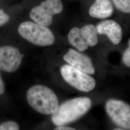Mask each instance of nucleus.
I'll list each match as a JSON object with an SVG mask.
<instances>
[{
    "label": "nucleus",
    "instance_id": "obj_1",
    "mask_svg": "<svg viewBox=\"0 0 130 130\" xmlns=\"http://www.w3.org/2000/svg\"><path fill=\"white\" fill-rule=\"evenodd\" d=\"M92 106L88 98H78L62 104L52 116L53 123L56 126L65 125L77 120L85 114Z\"/></svg>",
    "mask_w": 130,
    "mask_h": 130
},
{
    "label": "nucleus",
    "instance_id": "obj_2",
    "mask_svg": "<svg viewBox=\"0 0 130 130\" xmlns=\"http://www.w3.org/2000/svg\"><path fill=\"white\" fill-rule=\"evenodd\" d=\"M28 104L35 110L44 115H52L59 107L58 100L51 89L37 85L28 89L27 93Z\"/></svg>",
    "mask_w": 130,
    "mask_h": 130
},
{
    "label": "nucleus",
    "instance_id": "obj_17",
    "mask_svg": "<svg viewBox=\"0 0 130 130\" xmlns=\"http://www.w3.org/2000/svg\"><path fill=\"white\" fill-rule=\"evenodd\" d=\"M5 85L0 75V94H2L5 92Z\"/></svg>",
    "mask_w": 130,
    "mask_h": 130
},
{
    "label": "nucleus",
    "instance_id": "obj_6",
    "mask_svg": "<svg viewBox=\"0 0 130 130\" xmlns=\"http://www.w3.org/2000/svg\"><path fill=\"white\" fill-rule=\"evenodd\" d=\"M108 115L117 125L123 130H130V106L115 99H111L106 103Z\"/></svg>",
    "mask_w": 130,
    "mask_h": 130
},
{
    "label": "nucleus",
    "instance_id": "obj_4",
    "mask_svg": "<svg viewBox=\"0 0 130 130\" xmlns=\"http://www.w3.org/2000/svg\"><path fill=\"white\" fill-rule=\"evenodd\" d=\"M63 9L61 0H45L33 7L29 12V17L34 22L48 27L52 23L54 15L60 14Z\"/></svg>",
    "mask_w": 130,
    "mask_h": 130
},
{
    "label": "nucleus",
    "instance_id": "obj_18",
    "mask_svg": "<svg viewBox=\"0 0 130 130\" xmlns=\"http://www.w3.org/2000/svg\"><path fill=\"white\" fill-rule=\"evenodd\" d=\"M55 130H74L75 129L69 127L64 126V125L57 126V128L54 129Z\"/></svg>",
    "mask_w": 130,
    "mask_h": 130
},
{
    "label": "nucleus",
    "instance_id": "obj_13",
    "mask_svg": "<svg viewBox=\"0 0 130 130\" xmlns=\"http://www.w3.org/2000/svg\"><path fill=\"white\" fill-rule=\"evenodd\" d=\"M115 12L130 15V0H111Z\"/></svg>",
    "mask_w": 130,
    "mask_h": 130
},
{
    "label": "nucleus",
    "instance_id": "obj_11",
    "mask_svg": "<svg viewBox=\"0 0 130 130\" xmlns=\"http://www.w3.org/2000/svg\"><path fill=\"white\" fill-rule=\"evenodd\" d=\"M69 42L79 51H84L88 48V45L82 36L79 28H72L68 34Z\"/></svg>",
    "mask_w": 130,
    "mask_h": 130
},
{
    "label": "nucleus",
    "instance_id": "obj_7",
    "mask_svg": "<svg viewBox=\"0 0 130 130\" xmlns=\"http://www.w3.org/2000/svg\"><path fill=\"white\" fill-rule=\"evenodd\" d=\"M23 56L14 47H0V70L7 72L16 71L21 63Z\"/></svg>",
    "mask_w": 130,
    "mask_h": 130
},
{
    "label": "nucleus",
    "instance_id": "obj_8",
    "mask_svg": "<svg viewBox=\"0 0 130 130\" xmlns=\"http://www.w3.org/2000/svg\"><path fill=\"white\" fill-rule=\"evenodd\" d=\"M98 34L106 35L114 45H118L122 39V29L120 24L113 19L102 20L96 25Z\"/></svg>",
    "mask_w": 130,
    "mask_h": 130
},
{
    "label": "nucleus",
    "instance_id": "obj_3",
    "mask_svg": "<svg viewBox=\"0 0 130 130\" xmlns=\"http://www.w3.org/2000/svg\"><path fill=\"white\" fill-rule=\"evenodd\" d=\"M18 31L28 42L40 46L51 45L55 40L54 34L49 28L34 21L22 22L19 25Z\"/></svg>",
    "mask_w": 130,
    "mask_h": 130
},
{
    "label": "nucleus",
    "instance_id": "obj_15",
    "mask_svg": "<svg viewBox=\"0 0 130 130\" xmlns=\"http://www.w3.org/2000/svg\"><path fill=\"white\" fill-rule=\"evenodd\" d=\"M122 61L126 66L130 68V38L128 42V47L123 54Z\"/></svg>",
    "mask_w": 130,
    "mask_h": 130
},
{
    "label": "nucleus",
    "instance_id": "obj_16",
    "mask_svg": "<svg viewBox=\"0 0 130 130\" xmlns=\"http://www.w3.org/2000/svg\"><path fill=\"white\" fill-rule=\"evenodd\" d=\"M9 20V15L5 13L3 10L0 9V27L7 23Z\"/></svg>",
    "mask_w": 130,
    "mask_h": 130
},
{
    "label": "nucleus",
    "instance_id": "obj_12",
    "mask_svg": "<svg viewBox=\"0 0 130 130\" xmlns=\"http://www.w3.org/2000/svg\"><path fill=\"white\" fill-rule=\"evenodd\" d=\"M80 31L89 47L95 46L98 42L96 27L93 24H87L79 28Z\"/></svg>",
    "mask_w": 130,
    "mask_h": 130
},
{
    "label": "nucleus",
    "instance_id": "obj_14",
    "mask_svg": "<svg viewBox=\"0 0 130 130\" xmlns=\"http://www.w3.org/2000/svg\"><path fill=\"white\" fill-rule=\"evenodd\" d=\"M19 130V124L13 121H9L0 125V130Z\"/></svg>",
    "mask_w": 130,
    "mask_h": 130
},
{
    "label": "nucleus",
    "instance_id": "obj_5",
    "mask_svg": "<svg viewBox=\"0 0 130 130\" xmlns=\"http://www.w3.org/2000/svg\"><path fill=\"white\" fill-rule=\"evenodd\" d=\"M60 71L65 81L79 91L89 92L95 86L96 82L94 78L71 65L63 66Z\"/></svg>",
    "mask_w": 130,
    "mask_h": 130
},
{
    "label": "nucleus",
    "instance_id": "obj_10",
    "mask_svg": "<svg viewBox=\"0 0 130 130\" xmlns=\"http://www.w3.org/2000/svg\"><path fill=\"white\" fill-rule=\"evenodd\" d=\"M115 12L111 0H94L88 9V14L91 17L101 20L109 18Z\"/></svg>",
    "mask_w": 130,
    "mask_h": 130
},
{
    "label": "nucleus",
    "instance_id": "obj_9",
    "mask_svg": "<svg viewBox=\"0 0 130 130\" xmlns=\"http://www.w3.org/2000/svg\"><path fill=\"white\" fill-rule=\"evenodd\" d=\"M63 58L71 66L88 74L95 73L92 62L88 56L73 49H70Z\"/></svg>",
    "mask_w": 130,
    "mask_h": 130
}]
</instances>
